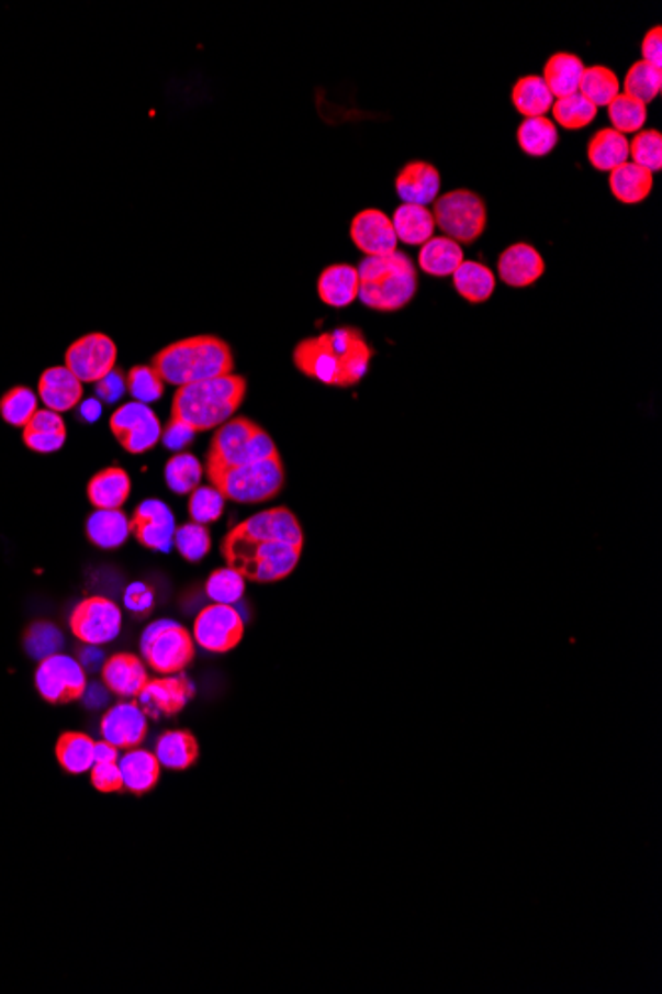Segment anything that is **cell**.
Returning a JSON list of instances; mask_svg holds the SVG:
<instances>
[{
  "label": "cell",
  "instance_id": "1",
  "mask_svg": "<svg viewBox=\"0 0 662 994\" xmlns=\"http://www.w3.org/2000/svg\"><path fill=\"white\" fill-rule=\"evenodd\" d=\"M304 528L296 514L274 506L233 526L221 543L226 566L255 584L280 582L296 570L304 552Z\"/></svg>",
  "mask_w": 662,
  "mask_h": 994
},
{
  "label": "cell",
  "instance_id": "2",
  "mask_svg": "<svg viewBox=\"0 0 662 994\" xmlns=\"http://www.w3.org/2000/svg\"><path fill=\"white\" fill-rule=\"evenodd\" d=\"M373 356L375 349L361 330L341 326L314 338L300 339L292 358L298 371L307 378L346 390L366 378Z\"/></svg>",
  "mask_w": 662,
  "mask_h": 994
},
{
  "label": "cell",
  "instance_id": "3",
  "mask_svg": "<svg viewBox=\"0 0 662 994\" xmlns=\"http://www.w3.org/2000/svg\"><path fill=\"white\" fill-rule=\"evenodd\" d=\"M152 366L167 386L183 388L235 373V354L226 339L203 334L177 339L159 349Z\"/></svg>",
  "mask_w": 662,
  "mask_h": 994
},
{
  "label": "cell",
  "instance_id": "4",
  "mask_svg": "<svg viewBox=\"0 0 662 994\" xmlns=\"http://www.w3.org/2000/svg\"><path fill=\"white\" fill-rule=\"evenodd\" d=\"M248 391L246 378L228 373L213 380L177 388L171 403V421L203 433L218 429L240 410Z\"/></svg>",
  "mask_w": 662,
  "mask_h": 994
},
{
  "label": "cell",
  "instance_id": "5",
  "mask_svg": "<svg viewBox=\"0 0 662 994\" xmlns=\"http://www.w3.org/2000/svg\"><path fill=\"white\" fill-rule=\"evenodd\" d=\"M357 275V298L375 312H399L417 297V268L405 253L366 257L359 263Z\"/></svg>",
  "mask_w": 662,
  "mask_h": 994
},
{
  "label": "cell",
  "instance_id": "6",
  "mask_svg": "<svg viewBox=\"0 0 662 994\" xmlns=\"http://www.w3.org/2000/svg\"><path fill=\"white\" fill-rule=\"evenodd\" d=\"M272 435L248 417H233L214 431L204 472L223 471L278 455Z\"/></svg>",
  "mask_w": 662,
  "mask_h": 994
},
{
  "label": "cell",
  "instance_id": "7",
  "mask_svg": "<svg viewBox=\"0 0 662 994\" xmlns=\"http://www.w3.org/2000/svg\"><path fill=\"white\" fill-rule=\"evenodd\" d=\"M206 479L225 496V501L238 504L266 503L284 489V459L278 453L265 461L209 472Z\"/></svg>",
  "mask_w": 662,
  "mask_h": 994
},
{
  "label": "cell",
  "instance_id": "8",
  "mask_svg": "<svg viewBox=\"0 0 662 994\" xmlns=\"http://www.w3.org/2000/svg\"><path fill=\"white\" fill-rule=\"evenodd\" d=\"M139 649L145 663L164 675L183 673L194 659L191 632L173 619H157L145 627Z\"/></svg>",
  "mask_w": 662,
  "mask_h": 994
},
{
  "label": "cell",
  "instance_id": "9",
  "mask_svg": "<svg viewBox=\"0 0 662 994\" xmlns=\"http://www.w3.org/2000/svg\"><path fill=\"white\" fill-rule=\"evenodd\" d=\"M430 213L435 216V225L459 245L476 243L489 221L486 203L469 189H457L438 197Z\"/></svg>",
  "mask_w": 662,
  "mask_h": 994
},
{
  "label": "cell",
  "instance_id": "10",
  "mask_svg": "<svg viewBox=\"0 0 662 994\" xmlns=\"http://www.w3.org/2000/svg\"><path fill=\"white\" fill-rule=\"evenodd\" d=\"M110 431L123 449L132 455H143L161 442L164 427L159 417L147 403L130 401L113 411Z\"/></svg>",
  "mask_w": 662,
  "mask_h": 994
},
{
  "label": "cell",
  "instance_id": "11",
  "mask_svg": "<svg viewBox=\"0 0 662 994\" xmlns=\"http://www.w3.org/2000/svg\"><path fill=\"white\" fill-rule=\"evenodd\" d=\"M34 683L44 701L52 705H66L82 699L83 691L88 688V677L76 657L56 654L41 661Z\"/></svg>",
  "mask_w": 662,
  "mask_h": 994
},
{
  "label": "cell",
  "instance_id": "12",
  "mask_svg": "<svg viewBox=\"0 0 662 994\" xmlns=\"http://www.w3.org/2000/svg\"><path fill=\"white\" fill-rule=\"evenodd\" d=\"M245 637V619L235 605L211 604L194 617L193 639L211 654H228Z\"/></svg>",
  "mask_w": 662,
  "mask_h": 994
},
{
  "label": "cell",
  "instance_id": "13",
  "mask_svg": "<svg viewBox=\"0 0 662 994\" xmlns=\"http://www.w3.org/2000/svg\"><path fill=\"white\" fill-rule=\"evenodd\" d=\"M70 629L88 646H105L122 632V610L110 597L90 595L74 607Z\"/></svg>",
  "mask_w": 662,
  "mask_h": 994
},
{
  "label": "cell",
  "instance_id": "14",
  "mask_svg": "<svg viewBox=\"0 0 662 994\" xmlns=\"http://www.w3.org/2000/svg\"><path fill=\"white\" fill-rule=\"evenodd\" d=\"M64 359L66 368L70 369L82 383H98L115 368L117 346L102 332H92L76 339L70 348L66 349Z\"/></svg>",
  "mask_w": 662,
  "mask_h": 994
},
{
  "label": "cell",
  "instance_id": "15",
  "mask_svg": "<svg viewBox=\"0 0 662 994\" xmlns=\"http://www.w3.org/2000/svg\"><path fill=\"white\" fill-rule=\"evenodd\" d=\"M194 697V683L184 673L149 679L137 695V705L147 718L175 717Z\"/></svg>",
  "mask_w": 662,
  "mask_h": 994
},
{
  "label": "cell",
  "instance_id": "16",
  "mask_svg": "<svg viewBox=\"0 0 662 994\" xmlns=\"http://www.w3.org/2000/svg\"><path fill=\"white\" fill-rule=\"evenodd\" d=\"M130 528L143 548L155 552H171L177 523L173 511L164 501L147 499L137 504L130 518Z\"/></svg>",
  "mask_w": 662,
  "mask_h": 994
},
{
  "label": "cell",
  "instance_id": "17",
  "mask_svg": "<svg viewBox=\"0 0 662 994\" xmlns=\"http://www.w3.org/2000/svg\"><path fill=\"white\" fill-rule=\"evenodd\" d=\"M100 733L115 749H137L147 737V715L133 701L115 703L103 715Z\"/></svg>",
  "mask_w": 662,
  "mask_h": 994
},
{
  "label": "cell",
  "instance_id": "18",
  "mask_svg": "<svg viewBox=\"0 0 662 994\" xmlns=\"http://www.w3.org/2000/svg\"><path fill=\"white\" fill-rule=\"evenodd\" d=\"M349 236L366 257H381L397 250V235L391 216L381 209L359 211L349 225Z\"/></svg>",
  "mask_w": 662,
  "mask_h": 994
},
{
  "label": "cell",
  "instance_id": "19",
  "mask_svg": "<svg viewBox=\"0 0 662 994\" xmlns=\"http://www.w3.org/2000/svg\"><path fill=\"white\" fill-rule=\"evenodd\" d=\"M546 272V263L528 243H516L508 246L498 258V277L504 284L512 288L531 287Z\"/></svg>",
  "mask_w": 662,
  "mask_h": 994
},
{
  "label": "cell",
  "instance_id": "20",
  "mask_svg": "<svg viewBox=\"0 0 662 994\" xmlns=\"http://www.w3.org/2000/svg\"><path fill=\"white\" fill-rule=\"evenodd\" d=\"M100 673L103 685L110 689V693L127 701L137 699L145 683L149 681V673L147 667L143 666L142 657L133 654H115L105 659Z\"/></svg>",
  "mask_w": 662,
  "mask_h": 994
},
{
  "label": "cell",
  "instance_id": "21",
  "mask_svg": "<svg viewBox=\"0 0 662 994\" xmlns=\"http://www.w3.org/2000/svg\"><path fill=\"white\" fill-rule=\"evenodd\" d=\"M83 398V383L66 366L44 369L38 380V400L56 413L76 410Z\"/></svg>",
  "mask_w": 662,
  "mask_h": 994
},
{
  "label": "cell",
  "instance_id": "22",
  "mask_svg": "<svg viewBox=\"0 0 662 994\" xmlns=\"http://www.w3.org/2000/svg\"><path fill=\"white\" fill-rule=\"evenodd\" d=\"M395 191L408 205L427 206L437 201L440 174L427 161H408L395 179Z\"/></svg>",
  "mask_w": 662,
  "mask_h": 994
},
{
  "label": "cell",
  "instance_id": "23",
  "mask_svg": "<svg viewBox=\"0 0 662 994\" xmlns=\"http://www.w3.org/2000/svg\"><path fill=\"white\" fill-rule=\"evenodd\" d=\"M132 479L122 467H105L88 482V499L93 509L117 511L130 501Z\"/></svg>",
  "mask_w": 662,
  "mask_h": 994
},
{
  "label": "cell",
  "instance_id": "24",
  "mask_svg": "<svg viewBox=\"0 0 662 994\" xmlns=\"http://www.w3.org/2000/svg\"><path fill=\"white\" fill-rule=\"evenodd\" d=\"M66 439H68L66 421L61 420L60 413L52 410L36 411L34 417L29 421V425L22 431L24 445L31 451L41 453V455L60 451Z\"/></svg>",
  "mask_w": 662,
  "mask_h": 994
},
{
  "label": "cell",
  "instance_id": "25",
  "mask_svg": "<svg viewBox=\"0 0 662 994\" xmlns=\"http://www.w3.org/2000/svg\"><path fill=\"white\" fill-rule=\"evenodd\" d=\"M122 770L123 790L135 796H143L157 786L161 777V764L155 752L145 749H130L117 760Z\"/></svg>",
  "mask_w": 662,
  "mask_h": 994
},
{
  "label": "cell",
  "instance_id": "26",
  "mask_svg": "<svg viewBox=\"0 0 662 994\" xmlns=\"http://www.w3.org/2000/svg\"><path fill=\"white\" fill-rule=\"evenodd\" d=\"M317 297L332 308H347L359 297V275L351 265H332L317 277Z\"/></svg>",
  "mask_w": 662,
  "mask_h": 994
},
{
  "label": "cell",
  "instance_id": "27",
  "mask_svg": "<svg viewBox=\"0 0 662 994\" xmlns=\"http://www.w3.org/2000/svg\"><path fill=\"white\" fill-rule=\"evenodd\" d=\"M86 536L93 546L102 550H117L132 536L130 518L122 509L117 511L96 509L86 521Z\"/></svg>",
  "mask_w": 662,
  "mask_h": 994
},
{
  "label": "cell",
  "instance_id": "28",
  "mask_svg": "<svg viewBox=\"0 0 662 994\" xmlns=\"http://www.w3.org/2000/svg\"><path fill=\"white\" fill-rule=\"evenodd\" d=\"M585 72V64L577 54L556 52L543 68V82L550 88L553 98H568L580 92L581 78Z\"/></svg>",
  "mask_w": 662,
  "mask_h": 994
},
{
  "label": "cell",
  "instance_id": "29",
  "mask_svg": "<svg viewBox=\"0 0 662 994\" xmlns=\"http://www.w3.org/2000/svg\"><path fill=\"white\" fill-rule=\"evenodd\" d=\"M464 263V250L449 236H433L418 250V267L428 277H452Z\"/></svg>",
  "mask_w": 662,
  "mask_h": 994
},
{
  "label": "cell",
  "instance_id": "30",
  "mask_svg": "<svg viewBox=\"0 0 662 994\" xmlns=\"http://www.w3.org/2000/svg\"><path fill=\"white\" fill-rule=\"evenodd\" d=\"M155 757L164 769H191L199 759V742L189 730H167L155 742Z\"/></svg>",
  "mask_w": 662,
  "mask_h": 994
},
{
  "label": "cell",
  "instance_id": "31",
  "mask_svg": "<svg viewBox=\"0 0 662 994\" xmlns=\"http://www.w3.org/2000/svg\"><path fill=\"white\" fill-rule=\"evenodd\" d=\"M393 228L397 241L411 246H423L435 235V216L428 211L427 206L408 205L403 203L395 209L393 213Z\"/></svg>",
  "mask_w": 662,
  "mask_h": 994
},
{
  "label": "cell",
  "instance_id": "32",
  "mask_svg": "<svg viewBox=\"0 0 662 994\" xmlns=\"http://www.w3.org/2000/svg\"><path fill=\"white\" fill-rule=\"evenodd\" d=\"M609 187L617 201L625 205H637L651 196L654 179L651 171L639 165L622 164L609 175Z\"/></svg>",
  "mask_w": 662,
  "mask_h": 994
},
{
  "label": "cell",
  "instance_id": "33",
  "mask_svg": "<svg viewBox=\"0 0 662 994\" xmlns=\"http://www.w3.org/2000/svg\"><path fill=\"white\" fill-rule=\"evenodd\" d=\"M452 282L460 297L472 304H482L494 294L496 277L486 265L479 260H464L452 275Z\"/></svg>",
  "mask_w": 662,
  "mask_h": 994
},
{
  "label": "cell",
  "instance_id": "34",
  "mask_svg": "<svg viewBox=\"0 0 662 994\" xmlns=\"http://www.w3.org/2000/svg\"><path fill=\"white\" fill-rule=\"evenodd\" d=\"M629 157V139L625 135L615 132L613 127L599 130L593 135L587 145V159L597 171L617 169L619 165L627 164Z\"/></svg>",
  "mask_w": 662,
  "mask_h": 994
},
{
  "label": "cell",
  "instance_id": "35",
  "mask_svg": "<svg viewBox=\"0 0 662 994\" xmlns=\"http://www.w3.org/2000/svg\"><path fill=\"white\" fill-rule=\"evenodd\" d=\"M512 103L526 120L543 118L553 105V96L541 76H524L514 83Z\"/></svg>",
  "mask_w": 662,
  "mask_h": 994
},
{
  "label": "cell",
  "instance_id": "36",
  "mask_svg": "<svg viewBox=\"0 0 662 994\" xmlns=\"http://www.w3.org/2000/svg\"><path fill=\"white\" fill-rule=\"evenodd\" d=\"M518 145L530 157H546L560 144V132L550 118H528L518 127Z\"/></svg>",
  "mask_w": 662,
  "mask_h": 994
},
{
  "label": "cell",
  "instance_id": "37",
  "mask_svg": "<svg viewBox=\"0 0 662 994\" xmlns=\"http://www.w3.org/2000/svg\"><path fill=\"white\" fill-rule=\"evenodd\" d=\"M56 757L61 769L70 774L90 772L96 762V740L83 733H66L58 740Z\"/></svg>",
  "mask_w": 662,
  "mask_h": 994
},
{
  "label": "cell",
  "instance_id": "38",
  "mask_svg": "<svg viewBox=\"0 0 662 994\" xmlns=\"http://www.w3.org/2000/svg\"><path fill=\"white\" fill-rule=\"evenodd\" d=\"M204 467L191 453H173L165 465V482L175 494H191L203 481Z\"/></svg>",
  "mask_w": 662,
  "mask_h": 994
},
{
  "label": "cell",
  "instance_id": "39",
  "mask_svg": "<svg viewBox=\"0 0 662 994\" xmlns=\"http://www.w3.org/2000/svg\"><path fill=\"white\" fill-rule=\"evenodd\" d=\"M580 93L592 102L595 108L599 105H609V103L621 93V83L617 74L613 72L607 66H592L585 68L583 78H581Z\"/></svg>",
  "mask_w": 662,
  "mask_h": 994
},
{
  "label": "cell",
  "instance_id": "40",
  "mask_svg": "<svg viewBox=\"0 0 662 994\" xmlns=\"http://www.w3.org/2000/svg\"><path fill=\"white\" fill-rule=\"evenodd\" d=\"M622 88H625V92L622 93L631 96V98L639 100V102L644 103V105L651 103L652 100H657V96H659L662 90L661 68L652 66L649 62H635L631 68H629L627 76H625Z\"/></svg>",
  "mask_w": 662,
  "mask_h": 994
},
{
  "label": "cell",
  "instance_id": "41",
  "mask_svg": "<svg viewBox=\"0 0 662 994\" xmlns=\"http://www.w3.org/2000/svg\"><path fill=\"white\" fill-rule=\"evenodd\" d=\"M38 393L26 386H16L0 398V417L12 427H26L38 411Z\"/></svg>",
  "mask_w": 662,
  "mask_h": 994
},
{
  "label": "cell",
  "instance_id": "42",
  "mask_svg": "<svg viewBox=\"0 0 662 994\" xmlns=\"http://www.w3.org/2000/svg\"><path fill=\"white\" fill-rule=\"evenodd\" d=\"M173 546L187 562L197 565L203 560L206 554L211 552V546H213L211 530L204 524H181L175 530Z\"/></svg>",
  "mask_w": 662,
  "mask_h": 994
},
{
  "label": "cell",
  "instance_id": "43",
  "mask_svg": "<svg viewBox=\"0 0 662 994\" xmlns=\"http://www.w3.org/2000/svg\"><path fill=\"white\" fill-rule=\"evenodd\" d=\"M246 592V580L233 568H218L206 578L204 594L213 600V604L235 605L243 600Z\"/></svg>",
  "mask_w": 662,
  "mask_h": 994
},
{
  "label": "cell",
  "instance_id": "44",
  "mask_svg": "<svg viewBox=\"0 0 662 994\" xmlns=\"http://www.w3.org/2000/svg\"><path fill=\"white\" fill-rule=\"evenodd\" d=\"M607 108L613 130L619 134H639L647 122V105L627 93H619Z\"/></svg>",
  "mask_w": 662,
  "mask_h": 994
},
{
  "label": "cell",
  "instance_id": "45",
  "mask_svg": "<svg viewBox=\"0 0 662 994\" xmlns=\"http://www.w3.org/2000/svg\"><path fill=\"white\" fill-rule=\"evenodd\" d=\"M225 496L214 489L213 484H199L191 494H189V504L187 511L191 516V523L209 524L216 523L223 513H225Z\"/></svg>",
  "mask_w": 662,
  "mask_h": 994
},
{
  "label": "cell",
  "instance_id": "46",
  "mask_svg": "<svg viewBox=\"0 0 662 994\" xmlns=\"http://www.w3.org/2000/svg\"><path fill=\"white\" fill-rule=\"evenodd\" d=\"M551 112L556 122L560 123L565 130H583L595 120L597 108L592 102H587L580 92L560 98L551 105Z\"/></svg>",
  "mask_w": 662,
  "mask_h": 994
},
{
  "label": "cell",
  "instance_id": "47",
  "mask_svg": "<svg viewBox=\"0 0 662 994\" xmlns=\"http://www.w3.org/2000/svg\"><path fill=\"white\" fill-rule=\"evenodd\" d=\"M125 381H127V391H130L133 401L147 403V405L154 403V401L161 400L165 393V386H167L164 378L155 371L154 366H133L125 373Z\"/></svg>",
  "mask_w": 662,
  "mask_h": 994
},
{
  "label": "cell",
  "instance_id": "48",
  "mask_svg": "<svg viewBox=\"0 0 662 994\" xmlns=\"http://www.w3.org/2000/svg\"><path fill=\"white\" fill-rule=\"evenodd\" d=\"M61 646H64V636H61L60 629L51 622L34 624L29 627V632L24 636V649L36 661H44L46 657L60 654Z\"/></svg>",
  "mask_w": 662,
  "mask_h": 994
},
{
  "label": "cell",
  "instance_id": "49",
  "mask_svg": "<svg viewBox=\"0 0 662 994\" xmlns=\"http://www.w3.org/2000/svg\"><path fill=\"white\" fill-rule=\"evenodd\" d=\"M629 155L632 164L639 165L647 171H661L662 169V135L659 130H644L629 142Z\"/></svg>",
  "mask_w": 662,
  "mask_h": 994
},
{
  "label": "cell",
  "instance_id": "50",
  "mask_svg": "<svg viewBox=\"0 0 662 994\" xmlns=\"http://www.w3.org/2000/svg\"><path fill=\"white\" fill-rule=\"evenodd\" d=\"M123 604L135 615H147L155 604L154 588L145 582H133L123 592Z\"/></svg>",
  "mask_w": 662,
  "mask_h": 994
},
{
  "label": "cell",
  "instance_id": "51",
  "mask_svg": "<svg viewBox=\"0 0 662 994\" xmlns=\"http://www.w3.org/2000/svg\"><path fill=\"white\" fill-rule=\"evenodd\" d=\"M93 789L100 792H120L123 790L122 770L117 762H93L92 770Z\"/></svg>",
  "mask_w": 662,
  "mask_h": 994
},
{
  "label": "cell",
  "instance_id": "52",
  "mask_svg": "<svg viewBox=\"0 0 662 994\" xmlns=\"http://www.w3.org/2000/svg\"><path fill=\"white\" fill-rule=\"evenodd\" d=\"M125 391H127L125 371L120 368H113L105 378L96 383L98 400L103 401V403H115V401L122 400Z\"/></svg>",
  "mask_w": 662,
  "mask_h": 994
},
{
  "label": "cell",
  "instance_id": "53",
  "mask_svg": "<svg viewBox=\"0 0 662 994\" xmlns=\"http://www.w3.org/2000/svg\"><path fill=\"white\" fill-rule=\"evenodd\" d=\"M194 437H197V431L187 427L183 423H177V421H169V425L161 433V442H164L165 447L169 451L177 453H181L184 447H189L193 443Z\"/></svg>",
  "mask_w": 662,
  "mask_h": 994
},
{
  "label": "cell",
  "instance_id": "54",
  "mask_svg": "<svg viewBox=\"0 0 662 994\" xmlns=\"http://www.w3.org/2000/svg\"><path fill=\"white\" fill-rule=\"evenodd\" d=\"M662 31L661 26H654L652 31L644 34L642 38L641 52L642 60L649 62L652 66L661 68L662 64Z\"/></svg>",
  "mask_w": 662,
  "mask_h": 994
},
{
  "label": "cell",
  "instance_id": "55",
  "mask_svg": "<svg viewBox=\"0 0 662 994\" xmlns=\"http://www.w3.org/2000/svg\"><path fill=\"white\" fill-rule=\"evenodd\" d=\"M80 666L86 669V673L88 671H102L103 663H105V656H103L102 649L100 646H88V644H83L82 649H80Z\"/></svg>",
  "mask_w": 662,
  "mask_h": 994
},
{
  "label": "cell",
  "instance_id": "56",
  "mask_svg": "<svg viewBox=\"0 0 662 994\" xmlns=\"http://www.w3.org/2000/svg\"><path fill=\"white\" fill-rule=\"evenodd\" d=\"M108 693H110V689H103V685H100V683L88 685L86 691H83V703L90 708L103 707V705L108 703Z\"/></svg>",
  "mask_w": 662,
  "mask_h": 994
},
{
  "label": "cell",
  "instance_id": "57",
  "mask_svg": "<svg viewBox=\"0 0 662 994\" xmlns=\"http://www.w3.org/2000/svg\"><path fill=\"white\" fill-rule=\"evenodd\" d=\"M78 415L82 417L86 423H93V421L100 420V415H102V401L96 400H86L80 403V410H78Z\"/></svg>",
  "mask_w": 662,
  "mask_h": 994
},
{
  "label": "cell",
  "instance_id": "58",
  "mask_svg": "<svg viewBox=\"0 0 662 994\" xmlns=\"http://www.w3.org/2000/svg\"><path fill=\"white\" fill-rule=\"evenodd\" d=\"M120 749H115L110 742H96V762H117Z\"/></svg>",
  "mask_w": 662,
  "mask_h": 994
}]
</instances>
